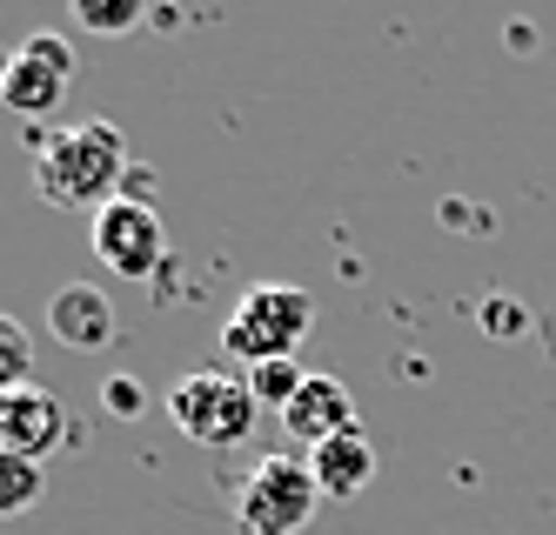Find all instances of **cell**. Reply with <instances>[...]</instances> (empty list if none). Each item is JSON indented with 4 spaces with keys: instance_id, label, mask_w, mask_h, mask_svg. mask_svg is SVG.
I'll list each match as a JSON object with an SVG mask.
<instances>
[{
    "instance_id": "6da1fadb",
    "label": "cell",
    "mask_w": 556,
    "mask_h": 535,
    "mask_svg": "<svg viewBox=\"0 0 556 535\" xmlns=\"http://www.w3.org/2000/svg\"><path fill=\"white\" fill-rule=\"evenodd\" d=\"M128 175V135L114 120H81V128H61L41 141L34 154V194L54 201V208H108L114 188Z\"/></svg>"
},
{
    "instance_id": "7a4b0ae2",
    "label": "cell",
    "mask_w": 556,
    "mask_h": 535,
    "mask_svg": "<svg viewBox=\"0 0 556 535\" xmlns=\"http://www.w3.org/2000/svg\"><path fill=\"white\" fill-rule=\"evenodd\" d=\"M315 328V295L308 288H289V281H262L235 302L228 328H222V355L242 361V368H262V361H295V348L308 342Z\"/></svg>"
},
{
    "instance_id": "3957f363",
    "label": "cell",
    "mask_w": 556,
    "mask_h": 535,
    "mask_svg": "<svg viewBox=\"0 0 556 535\" xmlns=\"http://www.w3.org/2000/svg\"><path fill=\"white\" fill-rule=\"evenodd\" d=\"M168 416L188 442L202 448H235L255 435V416L262 402L249 388V375H222V368H194V375H181L168 388Z\"/></svg>"
},
{
    "instance_id": "277c9868",
    "label": "cell",
    "mask_w": 556,
    "mask_h": 535,
    "mask_svg": "<svg viewBox=\"0 0 556 535\" xmlns=\"http://www.w3.org/2000/svg\"><path fill=\"white\" fill-rule=\"evenodd\" d=\"M323 488L308 475V456H262L235 488V528L242 535H302Z\"/></svg>"
},
{
    "instance_id": "5b68a950",
    "label": "cell",
    "mask_w": 556,
    "mask_h": 535,
    "mask_svg": "<svg viewBox=\"0 0 556 535\" xmlns=\"http://www.w3.org/2000/svg\"><path fill=\"white\" fill-rule=\"evenodd\" d=\"M162 255H168V228H162V215H154V201L114 194L108 208L94 215V262H101L108 275L148 281L154 268H162Z\"/></svg>"
},
{
    "instance_id": "8992f818",
    "label": "cell",
    "mask_w": 556,
    "mask_h": 535,
    "mask_svg": "<svg viewBox=\"0 0 556 535\" xmlns=\"http://www.w3.org/2000/svg\"><path fill=\"white\" fill-rule=\"evenodd\" d=\"M74 88V48L61 34H27L14 48V67H8V88H0V107L21 114V120H48Z\"/></svg>"
},
{
    "instance_id": "52a82bcc",
    "label": "cell",
    "mask_w": 556,
    "mask_h": 535,
    "mask_svg": "<svg viewBox=\"0 0 556 535\" xmlns=\"http://www.w3.org/2000/svg\"><path fill=\"white\" fill-rule=\"evenodd\" d=\"M0 448H14V456H27V462H48L54 448H74L67 402L54 388H41V382L0 395Z\"/></svg>"
},
{
    "instance_id": "ba28073f",
    "label": "cell",
    "mask_w": 556,
    "mask_h": 535,
    "mask_svg": "<svg viewBox=\"0 0 556 535\" xmlns=\"http://www.w3.org/2000/svg\"><path fill=\"white\" fill-rule=\"evenodd\" d=\"M48 328H54V342L74 348V355H101L114 335H122V321H114V302L101 295L94 281H67V288H54Z\"/></svg>"
},
{
    "instance_id": "9c48e42d",
    "label": "cell",
    "mask_w": 556,
    "mask_h": 535,
    "mask_svg": "<svg viewBox=\"0 0 556 535\" xmlns=\"http://www.w3.org/2000/svg\"><path fill=\"white\" fill-rule=\"evenodd\" d=\"M308 475H315V488H323V502H355L363 496V488L376 482V442L363 435V422L342 429L323 448H308Z\"/></svg>"
},
{
    "instance_id": "30bf717a",
    "label": "cell",
    "mask_w": 556,
    "mask_h": 535,
    "mask_svg": "<svg viewBox=\"0 0 556 535\" xmlns=\"http://www.w3.org/2000/svg\"><path fill=\"white\" fill-rule=\"evenodd\" d=\"M282 429H289L302 448H323V442H336L342 429H355V395H349L336 375H308L302 395L282 408Z\"/></svg>"
},
{
    "instance_id": "8fae6325",
    "label": "cell",
    "mask_w": 556,
    "mask_h": 535,
    "mask_svg": "<svg viewBox=\"0 0 556 535\" xmlns=\"http://www.w3.org/2000/svg\"><path fill=\"white\" fill-rule=\"evenodd\" d=\"M41 496H48V469L27 462V456H14V448H0V522L41 509Z\"/></svg>"
},
{
    "instance_id": "7c38bea8",
    "label": "cell",
    "mask_w": 556,
    "mask_h": 535,
    "mask_svg": "<svg viewBox=\"0 0 556 535\" xmlns=\"http://www.w3.org/2000/svg\"><path fill=\"white\" fill-rule=\"evenodd\" d=\"M67 14L81 21L88 34H135L141 21H148V0H67Z\"/></svg>"
},
{
    "instance_id": "4fadbf2b",
    "label": "cell",
    "mask_w": 556,
    "mask_h": 535,
    "mask_svg": "<svg viewBox=\"0 0 556 535\" xmlns=\"http://www.w3.org/2000/svg\"><path fill=\"white\" fill-rule=\"evenodd\" d=\"M27 382H34V335L14 315H0V395H14Z\"/></svg>"
},
{
    "instance_id": "5bb4252c",
    "label": "cell",
    "mask_w": 556,
    "mask_h": 535,
    "mask_svg": "<svg viewBox=\"0 0 556 535\" xmlns=\"http://www.w3.org/2000/svg\"><path fill=\"white\" fill-rule=\"evenodd\" d=\"M302 382H308V368H302V361H262V368H249L255 402H262V408H275V416H282V408L302 395Z\"/></svg>"
},
{
    "instance_id": "9a60e30c",
    "label": "cell",
    "mask_w": 556,
    "mask_h": 535,
    "mask_svg": "<svg viewBox=\"0 0 556 535\" xmlns=\"http://www.w3.org/2000/svg\"><path fill=\"white\" fill-rule=\"evenodd\" d=\"M101 408L128 422V416H141V408H148V388H141L135 375H108V382H101Z\"/></svg>"
},
{
    "instance_id": "2e32d148",
    "label": "cell",
    "mask_w": 556,
    "mask_h": 535,
    "mask_svg": "<svg viewBox=\"0 0 556 535\" xmlns=\"http://www.w3.org/2000/svg\"><path fill=\"white\" fill-rule=\"evenodd\" d=\"M8 67H14V54H8V48H0V88H8Z\"/></svg>"
}]
</instances>
